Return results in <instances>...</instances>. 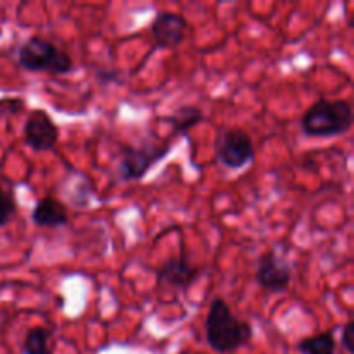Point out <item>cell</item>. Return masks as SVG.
<instances>
[{
    "label": "cell",
    "mask_w": 354,
    "mask_h": 354,
    "mask_svg": "<svg viewBox=\"0 0 354 354\" xmlns=\"http://www.w3.org/2000/svg\"><path fill=\"white\" fill-rule=\"evenodd\" d=\"M204 120V114L201 107L197 106H180L171 116L162 118V121L169 123L173 127L175 135H185L187 131L192 130L196 124H199Z\"/></svg>",
    "instance_id": "obj_11"
},
{
    "label": "cell",
    "mask_w": 354,
    "mask_h": 354,
    "mask_svg": "<svg viewBox=\"0 0 354 354\" xmlns=\"http://www.w3.org/2000/svg\"><path fill=\"white\" fill-rule=\"evenodd\" d=\"M353 127V106L349 100L318 99L311 104L301 120L303 133L313 138H330L344 135Z\"/></svg>",
    "instance_id": "obj_2"
},
{
    "label": "cell",
    "mask_w": 354,
    "mask_h": 354,
    "mask_svg": "<svg viewBox=\"0 0 354 354\" xmlns=\"http://www.w3.org/2000/svg\"><path fill=\"white\" fill-rule=\"evenodd\" d=\"M252 337V325L248 320H239L227 301L216 297L211 303L206 318V341L211 349L220 354L235 353L245 348Z\"/></svg>",
    "instance_id": "obj_1"
},
{
    "label": "cell",
    "mask_w": 354,
    "mask_h": 354,
    "mask_svg": "<svg viewBox=\"0 0 354 354\" xmlns=\"http://www.w3.org/2000/svg\"><path fill=\"white\" fill-rule=\"evenodd\" d=\"M17 211V201L14 190L0 185V227L10 223Z\"/></svg>",
    "instance_id": "obj_14"
},
{
    "label": "cell",
    "mask_w": 354,
    "mask_h": 354,
    "mask_svg": "<svg viewBox=\"0 0 354 354\" xmlns=\"http://www.w3.org/2000/svg\"><path fill=\"white\" fill-rule=\"evenodd\" d=\"M199 279V268L194 266L185 254L171 256L161 263L158 270V282L175 289H189Z\"/></svg>",
    "instance_id": "obj_9"
},
{
    "label": "cell",
    "mask_w": 354,
    "mask_h": 354,
    "mask_svg": "<svg viewBox=\"0 0 354 354\" xmlns=\"http://www.w3.org/2000/svg\"><path fill=\"white\" fill-rule=\"evenodd\" d=\"M169 152L168 145H142V147H124L121 152V161L118 166V176L123 182L142 180L147 175L149 169L166 158Z\"/></svg>",
    "instance_id": "obj_5"
},
{
    "label": "cell",
    "mask_w": 354,
    "mask_h": 354,
    "mask_svg": "<svg viewBox=\"0 0 354 354\" xmlns=\"http://www.w3.org/2000/svg\"><path fill=\"white\" fill-rule=\"evenodd\" d=\"M341 342L348 353H354V322L349 320L348 324L342 327Z\"/></svg>",
    "instance_id": "obj_15"
},
{
    "label": "cell",
    "mask_w": 354,
    "mask_h": 354,
    "mask_svg": "<svg viewBox=\"0 0 354 354\" xmlns=\"http://www.w3.org/2000/svg\"><path fill=\"white\" fill-rule=\"evenodd\" d=\"M17 62L24 71L64 75L73 69V59L44 37H30L17 50Z\"/></svg>",
    "instance_id": "obj_3"
},
{
    "label": "cell",
    "mask_w": 354,
    "mask_h": 354,
    "mask_svg": "<svg viewBox=\"0 0 354 354\" xmlns=\"http://www.w3.org/2000/svg\"><path fill=\"white\" fill-rule=\"evenodd\" d=\"M69 214L68 207L55 197L47 196L37 203L31 211V221L37 227L44 228H61L68 225Z\"/></svg>",
    "instance_id": "obj_10"
},
{
    "label": "cell",
    "mask_w": 354,
    "mask_h": 354,
    "mask_svg": "<svg viewBox=\"0 0 354 354\" xmlns=\"http://www.w3.org/2000/svg\"><path fill=\"white\" fill-rule=\"evenodd\" d=\"M292 280V272L289 265L275 254V251L263 252L258 258V268H256V282L261 289L268 292L280 294L286 292Z\"/></svg>",
    "instance_id": "obj_7"
},
{
    "label": "cell",
    "mask_w": 354,
    "mask_h": 354,
    "mask_svg": "<svg viewBox=\"0 0 354 354\" xmlns=\"http://www.w3.org/2000/svg\"><path fill=\"white\" fill-rule=\"evenodd\" d=\"M216 158L225 168L242 169L256 158L252 138L241 128H228L218 137Z\"/></svg>",
    "instance_id": "obj_4"
},
{
    "label": "cell",
    "mask_w": 354,
    "mask_h": 354,
    "mask_svg": "<svg viewBox=\"0 0 354 354\" xmlns=\"http://www.w3.org/2000/svg\"><path fill=\"white\" fill-rule=\"evenodd\" d=\"M52 332L45 327H33L28 330L26 337L23 342L24 354H52L50 342Z\"/></svg>",
    "instance_id": "obj_13"
},
{
    "label": "cell",
    "mask_w": 354,
    "mask_h": 354,
    "mask_svg": "<svg viewBox=\"0 0 354 354\" xmlns=\"http://www.w3.org/2000/svg\"><path fill=\"white\" fill-rule=\"evenodd\" d=\"M187 33V19L176 12H159L151 24V35L161 48H175Z\"/></svg>",
    "instance_id": "obj_8"
},
{
    "label": "cell",
    "mask_w": 354,
    "mask_h": 354,
    "mask_svg": "<svg viewBox=\"0 0 354 354\" xmlns=\"http://www.w3.org/2000/svg\"><path fill=\"white\" fill-rule=\"evenodd\" d=\"M301 354H335V337L330 330L303 339L297 344Z\"/></svg>",
    "instance_id": "obj_12"
},
{
    "label": "cell",
    "mask_w": 354,
    "mask_h": 354,
    "mask_svg": "<svg viewBox=\"0 0 354 354\" xmlns=\"http://www.w3.org/2000/svg\"><path fill=\"white\" fill-rule=\"evenodd\" d=\"M24 144L35 152H47L55 147L59 140V127L48 116L47 111L35 109L26 118L23 130Z\"/></svg>",
    "instance_id": "obj_6"
}]
</instances>
